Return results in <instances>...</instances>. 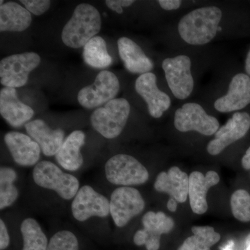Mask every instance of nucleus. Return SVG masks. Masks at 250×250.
Here are the masks:
<instances>
[{
    "label": "nucleus",
    "mask_w": 250,
    "mask_h": 250,
    "mask_svg": "<svg viewBox=\"0 0 250 250\" xmlns=\"http://www.w3.org/2000/svg\"><path fill=\"white\" fill-rule=\"evenodd\" d=\"M68 213L80 231L96 244L109 245L112 220L109 197L89 184L81 186Z\"/></svg>",
    "instance_id": "nucleus-2"
},
{
    "label": "nucleus",
    "mask_w": 250,
    "mask_h": 250,
    "mask_svg": "<svg viewBox=\"0 0 250 250\" xmlns=\"http://www.w3.org/2000/svg\"><path fill=\"white\" fill-rule=\"evenodd\" d=\"M24 127L27 134L39 145L42 154L49 157L57 154L66 138L64 130L51 129L41 119L29 122Z\"/></svg>",
    "instance_id": "nucleus-20"
},
{
    "label": "nucleus",
    "mask_w": 250,
    "mask_h": 250,
    "mask_svg": "<svg viewBox=\"0 0 250 250\" xmlns=\"http://www.w3.org/2000/svg\"><path fill=\"white\" fill-rule=\"evenodd\" d=\"M21 195L20 174L14 167H0V210L2 211L14 207Z\"/></svg>",
    "instance_id": "nucleus-26"
},
{
    "label": "nucleus",
    "mask_w": 250,
    "mask_h": 250,
    "mask_svg": "<svg viewBox=\"0 0 250 250\" xmlns=\"http://www.w3.org/2000/svg\"><path fill=\"white\" fill-rule=\"evenodd\" d=\"M167 209L170 210V211H176L177 208V202L174 198L171 197V198L169 199L168 202H167Z\"/></svg>",
    "instance_id": "nucleus-35"
},
{
    "label": "nucleus",
    "mask_w": 250,
    "mask_h": 250,
    "mask_svg": "<svg viewBox=\"0 0 250 250\" xmlns=\"http://www.w3.org/2000/svg\"><path fill=\"white\" fill-rule=\"evenodd\" d=\"M0 114L14 128L27 124L34 111L18 98L16 88L4 87L0 91Z\"/></svg>",
    "instance_id": "nucleus-17"
},
{
    "label": "nucleus",
    "mask_w": 250,
    "mask_h": 250,
    "mask_svg": "<svg viewBox=\"0 0 250 250\" xmlns=\"http://www.w3.org/2000/svg\"><path fill=\"white\" fill-rule=\"evenodd\" d=\"M143 228L134 233L133 241L136 246H145L146 250H159L163 234L170 233L174 228L173 219L162 211L149 210L141 219Z\"/></svg>",
    "instance_id": "nucleus-11"
},
{
    "label": "nucleus",
    "mask_w": 250,
    "mask_h": 250,
    "mask_svg": "<svg viewBox=\"0 0 250 250\" xmlns=\"http://www.w3.org/2000/svg\"><path fill=\"white\" fill-rule=\"evenodd\" d=\"M250 104V77L246 74H237L233 77L228 93L218 99L214 107L221 113L243 109Z\"/></svg>",
    "instance_id": "nucleus-18"
},
{
    "label": "nucleus",
    "mask_w": 250,
    "mask_h": 250,
    "mask_svg": "<svg viewBox=\"0 0 250 250\" xmlns=\"http://www.w3.org/2000/svg\"><path fill=\"white\" fill-rule=\"evenodd\" d=\"M135 2L133 0H106L105 1L108 9L121 14L123 13V7H128Z\"/></svg>",
    "instance_id": "nucleus-32"
},
{
    "label": "nucleus",
    "mask_w": 250,
    "mask_h": 250,
    "mask_svg": "<svg viewBox=\"0 0 250 250\" xmlns=\"http://www.w3.org/2000/svg\"><path fill=\"white\" fill-rule=\"evenodd\" d=\"M94 243L80 230L64 225L51 233L47 250H98Z\"/></svg>",
    "instance_id": "nucleus-22"
},
{
    "label": "nucleus",
    "mask_w": 250,
    "mask_h": 250,
    "mask_svg": "<svg viewBox=\"0 0 250 250\" xmlns=\"http://www.w3.org/2000/svg\"><path fill=\"white\" fill-rule=\"evenodd\" d=\"M131 107L125 98H116L97 108L90 116V124L98 134L106 139H114L123 132Z\"/></svg>",
    "instance_id": "nucleus-6"
},
{
    "label": "nucleus",
    "mask_w": 250,
    "mask_h": 250,
    "mask_svg": "<svg viewBox=\"0 0 250 250\" xmlns=\"http://www.w3.org/2000/svg\"><path fill=\"white\" fill-rule=\"evenodd\" d=\"M9 228L12 233L14 250H47L49 236L37 219L24 215L18 220L15 228Z\"/></svg>",
    "instance_id": "nucleus-13"
},
{
    "label": "nucleus",
    "mask_w": 250,
    "mask_h": 250,
    "mask_svg": "<svg viewBox=\"0 0 250 250\" xmlns=\"http://www.w3.org/2000/svg\"><path fill=\"white\" fill-rule=\"evenodd\" d=\"M192 231L193 236L187 238L178 250H210L221 238L212 227H192Z\"/></svg>",
    "instance_id": "nucleus-28"
},
{
    "label": "nucleus",
    "mask_w": 250,
    "mask_h": 250,
    "mask_svg": "<svg viewBox=\"0 0 250 250\" xmlns=\"http://www.w3.org/2000/svg\"><path fill=\"white\" fill-rule=\"evenodd\" d=\"M158 2L163 9L167 11L178 9L182 4L180 0H159Z\"/></svg>",
    "instance_id": "nucleus-33"
},
{
    "label": "nucleus",
    "mask_w": 250,
    "mask_h": 250,
    "mask_svg": "<svg viewBox=\"0 0 250 250\" xmlns=\"http://www.w3.org/2000/svg\"><path fill=\"white\" fill-rule=\"evenodd\" d=\"M118 52L125 68L134 74L150 72L154 62L145 54L141 47L127 37H121L118 41Z\"/></svg>",
    "instance_id": "nucleus-24"
},
{
    "label": "nucleus",
    "mask_w": 250,
    "mask_h": 250,
    "mask_svg": "<svg viewBox=\"0 0 250 250\" xmlns=\"http://www.w3.org/2000/svg\"><path fill=\"white\" fill-rule=\"evenodd\" d=\"M223 16L217 6L193 10L180 20L178 31L181 38L192 45H202L214 39Z\"/></svg>",
    "instance_id": "nucleus-3"
},
{
    "label": "nucleus",
    "mask_w": 250,
    "mask_h": 250,
    "mask_svg": "<svg viewBox=\"0 0 250 250\" xmlns=\"http://www.w3.org/2000/svg\"><path fill=\"white\" fill-rule=\"evenodd\" d=\"M135 89L147 104L150 116L160 118L170 108V97L161 91L156 84V77L152 72L141 75L135 83Z\"/></svg>",
    "instance_id": "nucleus-16"
},
{
    "label": "nucleus",
    "mask_w": 250,
    "mask_h": 250,
    "mask_svg": "<svg viewBox=\"0 0 250 250\" xmlns=\"http://www.w3.org/2000/svg\"><path fill=\"white\" fill-rule=\"evenodd\" d=\"M101 27V16L98 10L91 4L82 3L75 8L71 18L62 29V42L71 48L84 47L100 32Z\"/></svg>",
    "instance_id": "nucleus-4"
},
{
    "label": "nucleus",
    "mask_w": 250,
    "mask_h": 250,
    "mask_svg": "<svg viewBox=\"0 0 250 250\" xmlns=\"http://www.w3.org/2000/svg\"><path fill=\"white\" fill-rule=\"evenodd\" d=\"M104 177L108 184L117 187L143 185L149 180L146 166L136 158L126 154H115L104 165Z\"/></svg>",
    "instance_id": "nucleus-5"
},
{
    "label": "nucleus",
    "mask_w": 250,
    "mask_h": 250,
    "mask_svg": "<svg viewBox=\"0 0 250 250\" xmlns=\"http://www.w3.org/2000/svg\"><path fill=\"white\" fill-rule=\"evenodd\" d=\"M0 250H14L12 233L3 216L0 218Z\"/></svg>",
    "instance_id": "nucleus-30"
},
{
    "label": "nucleus",
    "mask_w": 250,
    "mask_h": 250,
    "mask_svg": "<svg viewBox=\"0 0 250 250\" xmlns=\"http://www.w3.org/2000/svg\"><path fill=\"white\" fill-rule=\"evenodd\" d=\"M154 188L156 191L167 193L179 203L187 201L188 196L189 176L177 166L171 167L168 172L158 174Z\"/></svg>",
    "instance_id": "nucleus-23"
},
{
    "label": "nucleus",
    "mask_w": 250,
    "mask_h": 250,
    "mask_svg": "<svg viewBox=\"0 0 250 250\" xmlns=\"http://www.w3.org/2000/svg\"><path fill=\"white\" fill-rule=\"evenodd\" d=\"M231 208L233 216L243 223L250 222V195L246 190L240 189L231 197Z\"/></svg>",
    "instance_id": "nucleus-29"
},
{
    "label": "nucleus",
    "mask_w": 250,
    "mask_h": 250,
    "mask_svg": "<svg viewBox=\"0 0 250 250\" xmlns=\"http://www.w3.org/2000/svg\"><path fill=\"white\" fill-rule=\"evenodd\" d=\"M162 67L169 88L176 98L185 100L194 88L191 74V61L186 55L164 59Z\"/></svg>",
    "instance_id": "nucleus-12"
},
{
    "label": "nucleus",
    "mask_w": 250,
    "mask_h": 250,
    "mask_svg": "<svg viewBox=\"0 0 250 250\" xmlns=\"http://www.w3.org/2000/svg\"><path fill=\"white\" fill-rule=\"evenodd\" d=\"M174 124L181 132L195 131L208 136L215 134L220 128L218 120L197 103H187L178 108L174 113Z\"/></svg>",
    "instance_id": "nucleus-10"
},
{
    "label": "nucleus",
    "mask_w": 250,
    "mask_h": 250,
    "mask_svg": "<svg viewBox=\"0 0 250 250\" xmlns=\"http://www.w3.org/2000/svg\"><path fill=\"white\" fill-rule=\"evenodd\" d=\"M120 82L114 73L103 70L97 75L93 84L83 87L79 92L77 100L87 109L100 108L116 99L120 91Z\"/></svg>",
    "instance_id": "nucleus-9"
},
{
    "label": "nucleus",
    "mask_w": 250,
    "mask_h": 250,
    "mask_svg": "<svg viewBox=\"0 0 250 250\" xmlns=\"http://www.w3.org/2000/svg\"><path fill=\"white\" fill-rule=\"evenodd\" d=\"M81 187L75 174L50 161L41 160L31 170L29 195L38 209L48 213L68 212Z\"/></svg>",
    "instance_id": "nucleus-1"
},
{
    "label": "nucleus",
    "mask_w": 250,
    "mask_h": 250,
    "mask_svg": "<svg viewBox=\"0 0 250 250\" xmlns=\"http://www.w3.org/2000/svg\"><path fill=\"white\" fill-rule=\"evenodd\" d=\"M36 52L13 54L0 62V82L5 87L18 88L27 84L29 74L41 63Z\"/></svg>",
    "instance_id": "nucleus-8"
},
{
    "label": "nucleus",
    "mask_w": 250,
    "mask_h": 250,
    "mask_svg": "<svg viewBox=\"0 0 250 250\" xmlns=\"http://www.w3.org/2000/svg\"><path fill=\"white\" fill-rule=\"evenodd\" d=\"M26 9L35 16H41L48 11L51 6L49 0H21Z\"/></svg>",
    "instance_id": "nucleus-31"
},
{
    "label": "nucleus",
    "mask_w": 250,
    "mask_h": 250,
    "mask_svg": "<svg viewBox=\"0 0 250 250\" xmlns=\"http://www.w3.org/2000/svg\"><path fill=\"white\" fill-rule=\"evenodd\" d=\"M246 70L248 75L250 76V49L248 52V56H247L246 61Z\"/></svg>",
    "instance_id": "nucleus-36"
},
{
    "label": "nucleus",
    "mask_w": 250,
    "mask_h": 250,
    "mask_svg": "<svg viewBox=\"0 0 250 250\" xmlns=\"http://www.w3.org/2000/svg\"><path fill=\"white\" fill-rule=\"evenodd\" d=\"M231 244H233V243H231V244L228 245V246H227L225 249H223V250H231Z\"/></svg>",
    "instance_id": "nucleus-37"
},
{
    "label": "nucleus",
    "mask_w": 250,
    "mask_h": 250,
    "mask_svg": "<svg viewBox=\"0 0 250 250\" xmlns=\"http://www.w3.org/2000/svg\"><path fill=\"white\" fill-rule=\"evenodd\" d=\"M32 22L31 13L15 1H8L0 6V31L21 32Z\"/></svg>",
    "instance_id": "nucleus-25"
},
{
    "label": "nucleus",
    "mask_w": 250,
    "mask_h": 250,
    "mask_svg": "<svg viewBox=\"0 0 250 250\" xmlns=\"http://www.w3.org/2000/svg\"><path fill=\"white\" fill-rule=\"evenodd\" d=\"M83 58L85 63L94 68H106L111 65L106 42L100 36H95L83 47Z\"/></svg>",
    "instance_id": "nucleus-27"
},
{
    "label": "nucleus",
    "mask_w": 250,
    "mask_h": 250,
    "mask_svg": "<svg viewBox=\"0 0 250 250\" xmlns=\"http://www.w3.org/2000/svg\"><path fill=\"white\" fill-rule=\"evenodd\" d=\"M85 134L82 130H75L65 138L62 147L54 157L57 164L66 172L81 170L84 164L82 149L85 143Z\"/></svg>",
    "instance_id": "nucleus-19"
},
{
    "label": "nucleus",
    "mask_w": 250,
    "mask_h": 250,
    "mask_svg": "<svg viewBox=\"0 0 250 250\" xmlns=\"http://www.w3.org/2000/svg\"><path fill=\"white\" fill-rule=\"evenodd\" d=\"M242 166L247 170H250V147L247 149L246 154L242 159Z\"/></svg>",
    "instance_id": "nucleus-34"
},
{
    "label": "nucleus",
    "mask_w": 250,
    "mask_h": 250,
    "mask_svg": "<svg viewBox=\"0 0 250 250\" xmlns=\"http://www.w3.org/2000/svg\"><path fill=\"white\" fill-rule=\"evenodd\" d=\"M108 197L112 222L116 228L126 227L146 208L143 195L136 188L116 187Z\"/></svg>",
    "instance_id": "nucleus-7"
},
{
    "label": "nucleus",
    "mask_w": 250,
    "mask_h": 250,
    "mask_svg": "<svg viewBox=\"0 0 250 250\" xmlns=\"http://www.w3.org/2000/svg\"><path fill=\"white\" fill-rule=\"evenodd\" d=\"M247 250H250V244L248 246V248H247Z\"/></svg>",
    "instance_id": "nucleus-38"
},
{
    "label": "nucleus",
    "mask_w": 250,
    "mask_h": 250,
    "mask_svg": "<svg viewBox=\"0 0 250 250\" xmlns=\"http://www.w3.org/2000/svg\"><path fill=\"white\" fill-rule=\"evenodd\" d=\"M250 128V116L248 113H236L226 124L219 128L214 139L207 145V152L218 155L225 148L244 137Z\"/></svg>",
    "instance_id": "nucleus-15"
},
{
    "label": "nucleus",
    "mask_w": 250,
    "mask_h": 250,
    "mask_svg": "<svg viewBox=\"0 0 250 250\" xmlns=\"http://www.w3.org/2000/svg\"><path fill=\"white\" fill-rule=\"evenodd\" d=\"M4 141L16 165L34 167L40 162L42 153L40 146L29 135L9 131L4 135Z\"/></svg>",
    "instance_id": "nucleus-14"
},
{
    "label": "nucleus",
    "mask_w": 250,
    "mask_h": 250,
    "mask_svg": "<svg viewBox=\"0 0 250 250\" xmlns=\"http://www.w3.org/2000/svg\"><path fill=\"white\" fill-rule=\"evenodd\" d=\"M220 182L216 172L208 171L204 175L202 172L194 171L189 175L188 197L190 207L194 213L202 215L208 210L207 195L208 190Z\"/></svg>",
    "instance_id": "nucleus-21"
}]
</instances>
